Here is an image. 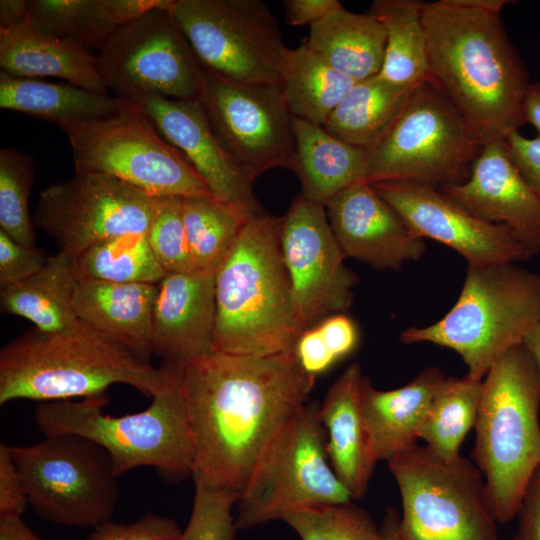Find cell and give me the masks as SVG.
Returning a JSON list of instances; mask_svg holds the SVG:
<instances>
[{
	"instance_id": "7dc6e473",
	"label": "cell",
	"mask_w": 540,
	"mask_h": 540,
	"mask_svg": "<svg viewBox=\"0 0 540 540\" xmlns=\"http://www.w3.org/2000/svg\"><path fill=\"white\" fill-rule=\"evenodd\" d=\"M316 326L337 361L352 353L358 345L357 325L343 313L330 315Z\"/></svg>"
},
{
	"instance_id": "8fae6325",
	"label": "cell",
	"mask_w": 540,
	"mask_h": 540,
	"mask_svg": "<svg viewBox=\"0 0 540 540\" xmlns=\"http://www.w3.org/2000/svg\"><path fill=\"white\" fill-rule=\"evenodd\" d=\"M29 505L43 520L95 528L111 520L119 500L118 477L110 454L77 434L45 436L27 446H11Z\"/></svg>"
},
{
	"instance_id": "b9f144b4",
	"label": "cell",
	"mask_w": 540,
	"mask_h": 540,
	"mask_svg": "<svg viewBox=\"0 0 540 540\" xmlns=\"http://www.w3.org/2000/svg\"><path fill=\"white\" fill-rule=\"evenodd\" d=\"M181 532L174 519L147 513L128 524L106 521L95 527L86 540H177Z\"/></svg>"
},
{
	"instance_id": "74e56055",
	"label": "cell",
	"mask_w": 540,
	"mask_h": 540,
	"mask_svg": "<svg viewBox=\"0 0 540 540\" xmlns=\"http://www.w3.org/2000/svg\"><path fill=\"white\" fill-rule=\"evenodd\" d=\"M34 161L15 148L0 149V230L16 241L35 247L29 212Z\"/></svg>"
},
{
	"instance_id": "1f68e13d",
	"label": "cell",
	"mask_w": 540,
	"mask_h": 540,
	"mask_svg": "<svg viewBox=\"0 0 540 540\" xmlns=\"http://www.w3.org/2000/svg\"><path fill=\"white\" fill-rule=\"evenodd\" d=\"M415 87L379 75L356 82L322 127L335 138L367 151L390 128Z\"/></svg>"
},
{
	"instance_id": "f6af8a7d",
	"label": "cell",
	"mask_w": 540,
	"mask_h": 540,
	"mask_svg": "<svg viewBox=\"0 0 540 540\" xmlns=\"http://www.w3.org/2000/svg\"><path fill=\"white\" fill-rule=\"evenodd\" d=\"M504 139L516 167L540 197V135L529 138L515 131Z\"/></svg>"
},
{
	"instance_id": "e0dca14e",
	"label": "cell",
	"mask_w": 540,
	"mask_h": 540,
	"mask_svg": "<svg viewBox=\"0 0 540 540\" xmlns=\"http://www.w3.org/2000/svg\"><path fill=\"white\" fill-rule=\"evenodd\" d=\"M280 244L301 332L351 307L358 276L344 264L324 205L294 198L282 216Z\"/></svg>"
},
{
	"instance_id": "603a6c76",
	"label": "cell",
	"mask_w": 540,
	"mask_h": 540,
	"mask_svg": "<svg viewBox=\"0 0 540 540\" xmlns=\"http://www.w3.org/2000/svg\"><path fill=\"white\" fill-rule=\"evenodd\" d=\"M215 313V273L167 274L154 300L153 355L174 364L213 353Z\"/></svg>"
},
{
	"instance_id": "8d00e7d4",
	"label": "cell",
	"mask_w": 540,
	"mask_h": 540,
	"mask_svg": "<svg viewBox=\"0 0 540 540\" xmlns=\"http://www.w3.org/2000/svg\"><path fill=\"white\" fill-rule=\"evenodd\" d=\"M78 281L158 284L167 274L157 261L147 233L99 242L72 258Z\"/></svg>"
},
{
	"instance_id": "484cf974",
	"label": "cell",
	"mask_w": 540,
	"mask_h": 540,
	"mask_svg": "<svg viewBox=\"0 0 540 540\" xmlns=\"http://www.w3.org/2000/svg\"><path fill=\"white\" fill-rule=\"evenodd\" d=\"M157 284L78 281L73 298L77 317L149 361Z\"/></svg>"
},
{
	"instance_id": "c3c4849f",
	"label": "cell",
	"mask_w": 540,
	"mask_h": 540,
	"mask_svg": "<svg viewBox=\"0 0 540 540\" xmlns=\"http://www.w3.org/2000/svg\"><path fill=\"white\" fill-rule=\"evenodd\" d=\"M517 516L518 529L512 540H540V467L525 491Z\"/></svg>"
},
{
	"instance_id": "d590c367",
	"label": "cell",
	"mask_w": 540,
	"mask_h": 540,
	"mask_svg": "<svg viewBox=\"0 0 540 540\" xmlns=\"http://www.w3.org/2000/svg\"><path fill=\"white\" fill-rule=\"evenodd\" d=\"M186 237L196 271L216 273L249 216L215 197L182 198Z\"/></svg>"
},
{
	"instance_id": "681fc988",
	"label": "cell",
	"mask_w": 540,
	"mask_h": 540,
	"mask_svg": "<svg viewBox=\"0 0 540 540\" xmlns=\"http://www.w3.org/2000/svg\"><path fill=\"white\" fill-rule=\"evenodd\" d=\"M284 16L290 25L310 27L341 5L338 0H285Z\"/></svg>"
},
{
	"instance_id": "ba28073f",
	"label": "cell",
	"mask_w": 540,
	"mask_h": 540,
	"mask_svg": "<svg viewBox=\"0 0 540 540\" xmlns=\"http://www.w3.org/2000/svg\"><path fill=\"white\" fill-rule=\"evenodd\" d=\"M483 144L431 81L417 85L382 138L369 150L370 184L409 181L437 188L466 181Z\"/></svg>"
},
{
	"instance_id": "4fadbf2b",
	"label": "cell",
	"mask_w": 540,
	"mask_h": 540,
	"mask_svg": "<svg viewBox=\"0 0 540 540\" xmlns=\"http://www.w3.org/2000/svg\"><path fill=\"white\" fill-rule=\"evenodd\" d=\"M319 406L308 401L302 407L255 483L238 499L237 529L282 520L301 508L353 500L330 464Z\"/></svg>"
},
{
	"instance_id": "ffe728a7",
	"label": "cell",
	"mask_w": 540,
	"mask_h": 540,
	"mask_svg": "<svg viewBox=\"0 0 540 540\" xmlns=\"http://www.w3.org/2000/svg\"><path fill=\"white\" fill-rule=\"evenodd\" d=\"M325 208L346 257L374 269L400 270L405 263L418 261L425 254L424 239L365 180L339 192Z\"/></svg>"
},
{
	"instance_id": "4dcf8cb0",
	"label": "cell",
	"mask_w": 540,
	"mask_h": 540,
	"mask_svg": "<svg viewBox=\"0 0 540 540\" xmlns=\"http://www.w3.org/2000/svg\"><path fill=\"white\" fill-rule=\"evenodd\" d=\"M77 283L72 258L57 252L36 274L1 288V309L31 321L41 331L66 329L79 322L73 305Z\"/></svg>"
},
{
	"instance_id": "f5cc1de1",
	"label": "cell",
	"mask_w": 540,
	"mask_h": 540,
	"mask_svg": "<svg viewBox=\"0 0 540 540\" xmlns=\"http://www.w3.org/2000/svg\"><path fill=\"white\" fill-rule=\"evenodd\" d=\"M399 515L393 508H388L384 514L380 532L382 540H401L398 533Z\"/></svg>"
},
{
	"instance_id": "cb8c5ba5",
	"label": "cell",
	"mask_w": 540,
	"mask_h": 540,
	"mask_svg": "<svg viewBox=\"0 0 540 540\" xmlns=\"http://www.w3.org/2000/svg\"><path fill=\"white\" fill-rule=\"evenodd\" d=\"M447 376L437 367H427L406 385L378 390L364 376L361 408L370 450L376 462L390 460L412 448L433 399Z\"/></svg>"
},
{
	"instance_id": "d6986e66",
	"label": "cell",
	"mask_w": 540,
	"mask_h": 540,
	"mask_svg": "<svg viewBox=\"0 0 540 540\" xmlns=\"http://www.w3.org/2000/svg\"><path fill=\"white\" fill-rule=\"evenodd\" d=\"M132 101L203 178L217 199L251 217L265 213L253 192V182L219 141L200 100L146 95Z\"/></svg>"
},
{
	"instance_id": "ac0fdd59",
	"label": "cell",
	"mask_w": 540,
	"mask_h": 540,
	"mask_svg": "<svg viewBox=\"0 0 540 540\" xmlns=\"http://www.w3.org/2000/svg\"><path fill=\"white\" fill-rule=\"evenodd\" d=\"M372 185L416 235L450 247L470 266L519 263L533 257L507 227L478 217L437 187L409 181Z\"/></svg>"
},
{
	"instance_id": "9a60e30c",
	"label": "cell",
	"mask_w": 540,
	"mask_h": 540,
	"mask_svg": "<svg viewBox=\"0 0 540 540\" xmlns=\"http://www.w3.org/2000/svg\"><path fill=\"white\" fill-rule=\"evenodd\" d=\"M202 70L199 100L214 133L246 176L254 183L270 169H291L294 116L280 83H237Z\"/></svg>"
},
{
	"instance_id": "db71d44e",
	"label": "cell",
	"mask_w": 540,
	"mask_h": 540,
	"mask_svg": "<svg viewBox=\"0 0 540 540\" xmlns=\"http://www.w3.org/2000/svg\"><path fill=\"white\" fill-rule=\"evenodd\" d=\"M523 345L534 358L540 371V323L536 325L525 337Z\"/></svg>"
},
{
	"instance_id": "3957f363",
	"label": "cell",
	"mask_w": 540,
	"mask_h": 540,
	"mask_svg": "<svg viewBox=\"0 0 540 540\" xmlns=\"http://www.w3.org/2000/svg\"><path fill=\"white\" fill-rule=\"evenodd\" d=\"M168 377L149 361L79 320L58 331L31 329L0 351V405L72 400L126 384L153 397Z\"/></svg>"
},
{
	"instance_id": "8992f818",
	"label": "cell",
	"mask_w": 540,
	"mask_h": 540,
	"mask_svg": "<svg viewBox=\"0 0 540 540\" xmlns=\"http://www.w3.org/2000/svg\"><path fill=\"white\" fill-rule=\"evenodd\" d=\"M164 387L144 410L122 416L104 412L107 394L41 402L34 418L45 436L77 434L111 456L117 476L137 467H152L166 481L193 477L194 444L184 394L171 365Z\"/></svg>"
},
{
	"instance_id": "f546056e",
	"label": "cell",
	"mask_w": 540,
	"mask_h": 540,
	"mask_svg": "<svg viewBox=\"0 0 540 540\" xmlns=\"http://www.w3.org/2000/svg\"><path fill=\"white\" fill-rule=\"evenodd\" d=\"M126 99L67 83L16 77L0 70V107L58 126L99 120L119 112Z\"/></svg>"
},
{
	"instance_id": "ab89813d",
	"label": "cell",
	"mask_w": 540,
	"mask_h": 540,
	"mask_svg": "<svg viewBox=\"0 0 540 540\" xmlns=\"http://www.w3.org/2000/svg\"><path fill=\"white\" fill-rule=\"evenodd\" d=\"M147 238L166 274L196 271L182 215V197H155Z\"/></svg>"
},
{
	"instance_id": "4316f807",
	"label": "cell",
	"mask_w": 540,
	"mask_h": 540,
	"mask_svg": "<svg viewBox=\"0 0 540 540\" xmlns=\"http://www.w3.org/2000/svg\"><path fill=\"white\" fill-rule=\"evenodd\" d=\"M173 0H29L33 27L87 49L101 50L115 31L153 9H170Z\"/></svg>"
},
{
	"instance_id": "7bdbcfd3",
	"label": "cell",
	"mask_w": 540,
	"mask_h": 540,
	"mask_svg": "<svg viewBox=\"0 0 540 540\" xmlns=\"http://www.w3.org/2000/svg\"><path fill=\"white\" fill-rule=\"evenodd\" d=\"M40 249L26 246L0 230V288L18 284L47 263Z\"/></svg>"
},
{
	"instance_id": "e575fe53",
	"label": "cell",
	"mask_w": 540,
	"mask_h": 540,
	"mask_svg": "<svg viewBox=\"0 0 540 540\" xmlns=\"http://www.w3.org/2000/svg\"><path fill=\"white\" fill-rule=\"evenodd\" d=\"M482 381L469 376L446 377L436 393L428 415L419 430V439L438 458L453 461L460 457V446L475 426Z\"/></svg>"
},
{
	"instance_id": "83f0119b",
	"label": "cell",
	"mask_w": 540,
	"mask_h": 540,
	"mask_svg": "<svg viewBox=\"0 0 540 540\" xmlns=\"http://www.w3.org/2000/svg\"><path fill=\"white\" fill-rule=\"evenodd\" d=\"M295 153L291 170L302 195L326 205L339 192L365 180L367 151L329 134L322 126L299 117L293 119Z\"/></svg>"
},
{
	"instance_id": "ee69618b",
	"label": "cell",
	"mask_w": 540,
	"mask_h": 540,
	"mask_svg": "<svg viewBox=\"0 0 540 540\" xmlns=\"http://www.w3.org/2000/svg\"><path fill=\"white\" fill-rule=\"evenodd\" d=\"M28 495L24 480L12 459L9 445L0 443V520L22 517Z\"/></svg>"
},
{
	"instance_id": "7a4b0ae2",
	"label": "cell",
	"mask_w": 540,
	"mask_h": 540,
	"mask_svg": "<svg viewBox=\"0 0 540 540\" xmlns=\"http://www.w3.org/2000/svg\"><path fill=\"white\" fill-rule=\"evenodd\" d=\"M507 0L422 2L431 81L484 145L524 125L530 84L500 12Z\"/></svg>"
},
{
	"instance_id": "f907efd6",
	"label": "cell",
	"mask_w": 540,
	"mask_h": 540,
	"mask_svg": "<svg viewBox=\"0 0 540 540\" xmlns=\"http://www.w3.org/2000/svg\"><path fill=\"white\" fill-rule=\"evenodd\" d=\"M524 124L532 125L540 135V81L530 82L522 104Z\"/></svg>"
},
{
	"instance_id": "6da1fadb",
	"label": "cell",
	"mask_w": 540,
	"mask_h": 540,
	"mask_svg": "<svg viewBox=\"0 0 540 540\" xmlns=\"http://www.w3.org/2000/svg\"><path fill=\"white\" fill-rule=\"evenodd\" d=\"M185 397L194 444L193 479L244 495L291 422L316 377L294 349L270 356L214 351L170 364Z\"/></svg>"
},
{
	"instance_id": "2e32d148",
	"label": "cell",
	"mask_w": 540,
	"mask_h": 540,
	"mask_svg": "<svg viewBox=\"0 0 540 540\" xmlns=\"http://www.w3.org/2000/svg\"><path fill=\"white\" fill-rule=\"evenodd\" d=\"M154 198L108 176L76 173L40 193L34 222L74 258L104 240L147 233Z\"/></svg>"
},
{
	"instance_id": "f1b7e54d",
	"label": "cell",
	"mask_w": 540,
	"mask_h": 540,
	"mask_svg": "<svg viewBox=\"0 0 540 540\" xmlns=\"http://www.w3.org/2000/svg\"><path fill=\"white\" fill-rule=\"evenodd\" d=\"M386 37L385 28L369 11L354 13L341 4L312 25L303 42L331 67L359 82L380 74Z\"/></svg>"
},
{
	"instance_id": "60d3db41",
	"label": "cell",
	"mask_w": 540,
	"mask_h": 540,
	"mask_svg": "<svg viewBox=\"0 0 540 540\" xmlns=\"http://www.w3.org/2000/svg\"><path fill=\"white\" fill-rule=\"evenodd\" d=\"M194 482L191 515L177 540H234L237 528L232 508L239 495L202 481Z\"/></svg>"
},
{
	"instance_id": "9c48e42d",
	"label": "cell",
	"mask_w": 540,
	"mask_h": 540,
	"mask_svg": "<svg viewBox=\"0 0 540 540\" xmlns=\"http://www.w3.org/2000/svg\"><path fill=\"white\" fill-rule=\"evenodd\" d=\"M59 127L68 137L76 173L108 176L151 197H215L132 100L110 117Z\"/></svg>"
},
{
	"instance_id": "277c9868",
	"label": "cell",
	"mask_w": 540,
	"mask_h": 540,
	"mask_svg": "<svg viewBox=\"0 0 540 540\" xmlns=\"http://www.w3.org/2000/svg\"><path fill=\"white\" fill-rule=\"evenodd\" d=\"M282 217L250 218L215 273L214 350L240 356L291 351L302 333L294 312Z\"/></svg>"
},
{
	"instance_id": "d6a6232c",
	"label": "cell",
	"mask_w": 540,
	"mask_h": 540,
	"mask_svg": "<svg viewBox=\"0 0 540 540\" xmlns=\"http://www.w3.org/2000/svg\"><path fill=\"white\" fill-rule=\"evenodd\" d=\"M278 79L293 116L320 126L356 83L331 67L304 42L295 49L285 48Z\"/></svg>"
},
{
	"instance_id": "52a82bcc",
	"label": "cell",
	"mask_w": 540,
	"mask_h": 540,
	"mask_svg": "<svg viewBox=\"0 0 540 540\" xmlns=\"http://www.w3.org/2000/svg\"><path fill=\"white\" fill-rule=\"evenodd\" d=\"M540 323V275L517 263L468 265L460 295L437 322L405 329L404 344L431 343L455 351L467 376L482 381Z\"/></svg>"
},
{
	"instance_id": "836d02e7",
	"label": "cell",
	"mask_w": 540,
	"mask_h": 540,
	"mask_svg": "<svg viewBox=\"0 0 540 540\" xmlns=\"http://www.w3.org/2000/svg\"><path fill=\"white\" fill-rule=\"evenodd\" d=\"M421 4L417 0H376L368 10L387 36L379 76L398 85L415 87L431 81Z\"/></svg>"
},
{
	"instance_id": "44dd1931",
	"label": "cell",
	"mask_w": 540,
	"mask_h": 540,
	"mask_svg": "<svg viewBox=\"0 0 540 540\" xmlns=\"http://www.w3.org/2000/svg\"><path fill=\"white\" fill-rule=\"evenodd\" d=\"M439 189L478 217L507 227L532 256L540 253V197L516 167L505 139L483 145L466 181Z\"/></svg>"
},
{
	"instance_id": "7c38bea8",
	"label": "cell",
	"mask_w": 540,
	"mask_h": 540,
	"mask_svg": "<svg viewBox=\"0 0 540 540\" xmlns=\"http://www.w3.org/2000/svg\"><path fill=\"white\" fill-rule=\"evenodd\" d=\"M169 12L206 69L237 83L279 82L286 46L262 0H174Z\"/></svg>"
},
{
	"instance_id": "f35d334b",
	"label": "cell",
	"mask_w": 540,
	"mask_h": 540,
	"mask_svg": "<svg viewBox=\"0 0 540 540\" xmlns=\"http://www.w3.org/2000/svg\"><path fill=\"white\" fill-rule=\"evenodd\" d=\"M282 520L301 540H382L368 513L351 502L301 508Z\"/></svg>"
},
{
	"instance_id": "bcb514c9",
	"label": "cell",
	"mask_w": 540,
	"mask_h": 540,
	"mask_svg": "<svg viewBox=\"0 0 540 540\" xmlns=\"http://www.w3.org/2000/svg\"><path fill=\"white\" fill-rule=\"evenodd\" d=\"M294 352L302 369L314 377L324 373L337 362L316 325L300 334Z\"/></svg>"
},
{
	"instance_id": "30bf717a",
	"label": "cell",
	"mask_w": 540,
	"mask_h": 540,
	"mask_svg": "<svg viewBox=\"0 0 540 540\" xmlns=\"http://www.w3.org/2000/svg\"><path fill=\"white\" fill-rule=\"evenodd\" d=\"M387 462L401 495V540H499L484 477L473 461H444L416 444Z\"/></svg>"
},
{
	"instance_id": "816d5d0a",
	"label": "cell",
	"mask_w": 540,
	"mask_h": 540,
	"mask_svg": "<svg viewBox=\"0 0 540 540\" xmlns=\"http://www.w3.org/2000/svg\"><path fill=\"white\" fill-rule=\"evenodd\" d=\"M0 540H41L22 517L0 520Z\"/></svg>"
},
{
	"instance_id": "d4e9b609",
	"label": "cell",
	"mask_w": 540,
	"mask_h": 540,
	"mask_svg": "<svg viewBox=\"0 0 540 540\" xmlns=\"http://www.w3.org/2000/svg\"><path fill=\"white\" fill-rule=\"evenodd\" d=\"M363 377L360 365L350 364L329 388L318 410L330 464L354 500L365 496L377 464L361 408Z\"/></svg>"
},
{
	"instance_id": "7402d4cb",
	"label": "cell",
	"mask_w": 540,
	"mask_h": 540,
	"mask_svg": "<svg viewBox=\"0 0 540 540\" xmlns=\"http://www.w3.org/2000/svg\"><path fill=\"white\" fill-rule=\"evenodd\" d=\"M0 67L16 77H56L84 89L108 93L97 56L81 45L35 29L27 1L23 0L0 1Z\"/></svg>"
},
{
	"instance_id": "5b68a950",
	"label": "cell",
	"mask_w": 540,
	"mask_h": 540,
	"mask_svg": "<svg viewBox=\"0 0 540 540\" xmlns=\"http://www.w3.org/2000/svg\"><path fill=\"white\" fill-rule=\"evenodd\" d=\"M540 371L521 344L506 352L482 380L471 456L482 473L498 523L517 516L540 467Z\"/></svg>"
},
{
	"instance_id": "5bb4252c",
	"label": "cell",
	"mask_w": 540,
	"mask_h": 540,
	"mask_svg": "<svg viewBox=\"0 0 540 540\" xmlns=\"http://www.w3.org/2000/svg\"><path fill=\"white\" fill-rule=\"evenodd\" d=\"M97 63L104 84L117 97L200 98L202 66L169 9H153L120 26L99 51Z\"/></svg>"
}]
</instances>
